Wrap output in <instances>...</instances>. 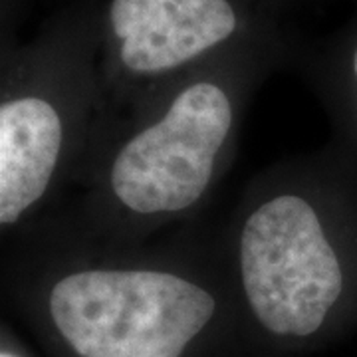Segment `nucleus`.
Masks as SVG:
<instances>
[{"instance_id": "f257e3e1", "label": "nucleus", "mask_w": 357, "mask_h": 357, "mask_svg": "<svg viewBox=\"0 0 357 357\" xmlns=\"http://www.w3.org/2000/svg\"><path fill=\"white\" fill-rule=\"evenodd\" d=\"M284 192L248 215L238 241L243 288L270 333L304 340L357 302V203L333 208Z\"/></svg>"}, {"instance_id": "f03ea898", "label": "nucleus", "mask_w": 357, "mask_h": 357, "mask_svg": "<svg viewBox=\"0 0 357 357\" xmlns=\"http://www.w3.org/2000/svg\"><path fill=\"white\" fill-rule=\"evenodd\" d=\"M213 294L151 268H91L50 294L58 332L82 357H181L215 316Z\"/></svg>"}, {"instance_id": "7ed1b4c3", "label": "nucleus", "mask_w": 357, "mask_h": 357, "mask_svg": "<svg viewBox=\"0 0 357 357\" xmlns=\"http://www.w3.org/2000/svg\"><path fill=\"white\" fill-rule=\"evenodd\" d=\"M232 123L234 107L220 86H187L165 114L117 151L109 171L115 199L139 217L177 215L195 206L208 191Z\"/></svg>"}, {"instance_id": "20e7f679", "label": "nucleus", "mask_w": 357, "mask_h": 357, "mask_svg": "<svg viewBox=\"0 0 357 357\" xmlns=\"http://www.w3.org/2000/svg\"><path fill=\"white\" fill-rule=\"evenodd\" d=\"M112 26L131 72L173 70L236 30L229 0H114Z\"/></svg>"}, {"instance_id": "39448f33", "label": "nucleus", "mask_w": 357, "mask_h": 357, "mask_svg": "<svg viewBox=\"0 0 357 357\" xmlns=\"http://www.w3.org/2000/svg\"><path fill=\"white\" fill-rule=\"evenodd\" d=\"M62 141L52 103L20 98L0 105V225L18 220L46 192Z\"/></svg>"}, {"instance_id": "423d86ee", "label": "nucleus", "mask_w": 357, "mask_h": 357, "mask_svg": "<svg viewBox=\"0 0 357 357\" xmlns=\"http://www.w3.org/2000/svg\"><path fill=\"white\" fill-rule=\"evenodd\" d=\"M345 100L344 114L349 128L357 135V38L347 52V68H345Z\"/></svg>"}, {"instance_id": "0eeeda50", "label": "nucleus", "mask_w": 357, "mask_h": 357, "mask_svg": "<svg viewBox=\"0 0 357 357\" xmlns=\"http://www.w3.org/2000/svg\"><path fill=\"white\" fill-rule=\"evenodd\" d=\"M0 357H14V356H8V354H0Z\"/></svg>"}]
</instances>
